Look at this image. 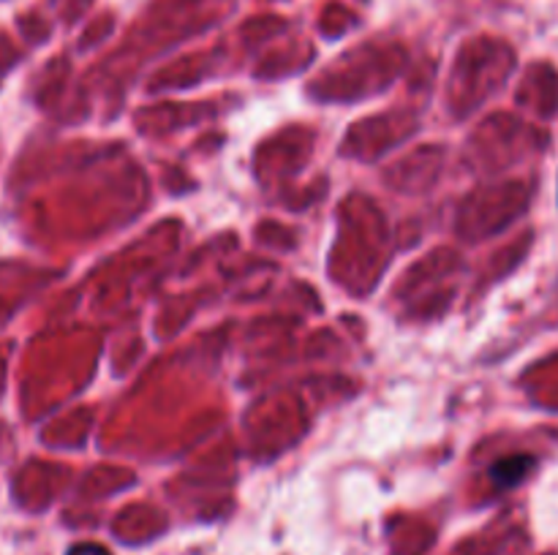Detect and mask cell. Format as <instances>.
Here are the masks:
<instances>
[{"mask_svg":"<svg viewBox=\"0 0 558 555\" xmlns=\"http://www.w3.org/2000/svg\"><path fill=\"white\" fill-rule=\"evenodd\" d=\"M534 462H537V460H534L532 455L501 457L499 462H494V466H490V479H494L496 488H501V490L518 488V484H521L523 479L532 473Z\"/></svg>","mask_w":558,"mask_h":555,"instance_id":"1","label":"cell"},{"mask_svg":"<svg viewBox=\"0 0 558 555\" xmlns=\"http://www.w3.org/2000/svg\"><path fill=\"white\" fill-rule=\"evenodd\" d=\"M69 555H109L107 547H101V544H74V547L69 550Z\"/></svg>","mask_w":558,"mask_h":555,"instance_id":"2","label":"cell"}]
</instances>
